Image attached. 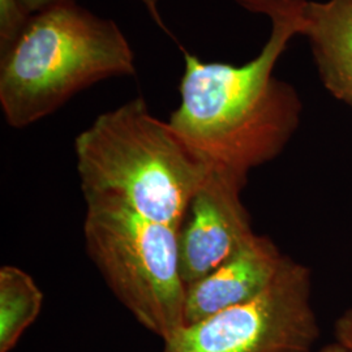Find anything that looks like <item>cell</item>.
<instances>
[{
    "instance_id": "cell-1",
    "label": "cell",
    "mask_w": 352,
    "mask_h": 352,
    "mask_svg": "<svg viewBox=\"0 0 352 352\" xmlns=\"http://www.w3.org/2000/svg\"><path fill=\"white\" fill-rule=\"evenodd\" d=\"M235 1L270 19V37L243 65L206 63L183 49L180 103L168 123L212 164L248 176L276 158L299 126L300 98L273 71L289 41L302 34V0Z\"/></svg>"
},
{
    "instance_id": "cell-5",
    "label": "cell",
    "mask_w": 352,
    "mask_h": 352,
    "mask_svg": "<svg viewBox=\"0 0 352 352\" xmlns=\"http://www.w3.org/2000/svg\"><path fill=\"white\" fill-rule=\"evenodd\" d=\"M318 338L312 273L285 256L258 296L180 327L162 352H311Z\"/></svg>"
},
{
    "instance_id": "cell-3",
    "label": "cell",
    "mask_w": 352,
    "mask_h": 352,
    "mask_svg": "<svg viewBox=\"0 0 352 352\" xmlns=\"http://www.w3.org/2000/svg\"><path fill=\"white\" fill-rule=\"evenodd\" d=\"M136 74L135 55L113 20L67 0L30 16L0 51V106L12 128H25L102 80Z\"/></svg>"
},
{
    "instance_id": "cell-8",
    "label": "cell",
    "mask_w": 352,
    "mask_h": 352,
    "mask_svg": "<svg viewBox=\"0 0 352 352\" xmlns=\"http://www.w3.org/2000/svg\"><path fill=\"white\" fill-rule=\"evenodd\" d=\"M302 24L325 88L352 109V0H302Z\"/></svg>"
},
{
    "instance_id": "cell-4",
    "label": "cell",
    "mask_w": 352,
    "mask_h": 352,
    "mask_svg": "<svg viewBox=\"0 0 352 352\" xmlns=\"http://www.w3.org/2000/svg\"><path fill=\"white\" fill-rule=\"evenodd\" d=\"M85 204L84 239L90 260L139 324L168 340L184 327L179 230L113 197H85Z\"/></svg>"
},
{
    "instance_id": "cell-13",
    "label": "cell",
    "mask_w": 352,
    "mask_h": 352,
    "mask_svg": "<svg viewBox=\"0 0 352 352\" xmlns=\"http://www.w3.org/2000/svg\"><path fill=\"white\" fill-rule=\"evenodd\" d=\"M321 352H349L343 346H340L338 342H336V343H331V344H327Z\"/></svg>"
},
{
    "instance_id": "cell-2",
    "label": "cell",
    "mask_w": 352,
    "mask_h": 352,
    "mask_svg": "<svg viewBox=\"0 0 352 352\" xmlns=\"http://www.w3.org/2000/svg\"><path fill=\"white\" fill-rule=\"evenodd\" d=\"M75 153L84 197H113L177 230L215 167L142 97L97 116L76 138Z\"/></svg>"
},
{
    "instance_id": "cell-7",
    "label": "cell",
    "mask_w": 352,
    "mask_h": 352,
    "mask_svg": "<svg viewBox=\"0 0 352 352\" xmlns=\"http://www.w3.org/2000/svg\"><path fill=\"white\" fill-rule=\"evenodd\" d=\"M285 256L273 240L256 234L225 264L186 289L184 325L258 296L277 276Z\"/></svg>"
},
{
    "instance_id": "cell-6",
    "label": "cell",
    "mask_w": 352,
    "mask_h": 352,
    "mask_svg": "<svg viewBox=\"0 0 352 352\" xmlns=\"http://www.w3.org/2000/svg\"><path fill=\"white\" fill-rule=\"evenodd\" d=\"M248 176L215 166L189 204L177 231L186 289L225 264L256 235L241 202Z\"/></svg>"
},
{
    "instance_id": "cell-10",
    "label": "cell",
    "mask_w": 352,
    "mask_h": 352,
    "mask_svg": "<svg viewBox=\"0 0 352 352\" xmlns=\"http://www.w3.org/2000/svg\"><path fill=\"white\" fill-rule=\"evenodd\" d=\"M30 16L20 0H0V51L10 47L17 39Z\"/></svg>"
},
{
    "instance_id": "cell-9",
    "label": "cell",
    "mask_w": 352,
    "mask_h": 352,
    "mask_svg": "<svg viewBox=\"0 0 352 352\" xmlns=\"http://www.w3.org/2000/svg\"><path fill=\"white\" fill-rule=\"evenodd\" d=\"M43 305V292L23 269H0V352H11Z\"/></svg>"
},
{
    "instance_id": "cell-12",
    "label": "cell",
    "mask_w": 352,
    "mask_h": 352,
    "mask_svg": "<svg viewBox=\"0 0 352 352\" xmlns=\"http://www.w3.org/2000/svg\"><path fill=\"white\" fill-rule=\"evenodd\" d=\"M336 338L340 346L352 352V308L343 312L336 321Z\"/></svg>"
},
{
    "instance_id": "cell-11",
    "label": "cell",
    "mask_w": 352,
    "mask_h": 352,
    "mask_svg": "<svg viewBox=\"0 0 352 352\" xmlns=\"http://www.w3.org/2000/svg\"><path fill=\"white\" fill-rule=\"evenodd\" d=\"M60 1H67V0H20V3L23 4V7H24L26 11L30 13V14L38 12V11L46 8V7H50L52 4L60 3ZM140 1L145 6V8L148 10V12L151 13V19L154 20V23L160 26L164 32H166L167 34L173 36V34L168 32L167 26L164 25L162 16H161L160 10H158V0H140Z\"/></svg>"
}]
</instances>
